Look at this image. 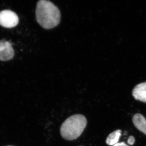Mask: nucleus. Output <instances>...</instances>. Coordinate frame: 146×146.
Returning <instances> with one entry per match:
<instances>
[{"instance_id":"obj_2","label":"nucleus","mask_w":146,"mask_h":146,"mask_svg":"<svg viewBox=\"0 0 146 146\" xmlns=\"http://www.w3.org/2000/svg\"><path fill=\"white\" fill-rule=\"evenodd\" d=\"M86 124L87 121L83 115H73L62 124L60 129V134L64 139L68 141L75 140L81 135Z\"/></svg>"},{"instance_id":"obj_4","label":"nucleus","mask_w":146,"mask_h":146,"mask_svg":"<svg viewBox=\"0 0 146 146\" xmlns=\"http://www.w3.org/2000/svg\"><path fill=\"white\" fill-rule=\"evenodd\" d=\"M14 55V50L10 42L5 40H0V60H10Z\"/></svg>"},{"instance_id":"obj_9","label":"nucleus","mask_w":146,"mask_h":146,"mask_svg":"<svg viewBox=\"0 0 146 146\" xmlns=\"http://www.w3.org/2000/svg\"><path fill=\"white\" fill-rule=\"evenodd\" d=\"M112 146H129L126 145L124 142H121V143H117V144L113 145Z\"/></svg>"},{"instance_id":"obj_7","label":"nucleus","mask_w":146,"mask_h":146,"mask_svg":"<svg viewBox=\"0 0 146 146\" xmlns=\"http://www.w3.org/2000/svg\"><path fill=\"white\" fill-rule=\"evenodd\" d=\"M121 135V131L120 129H118L113 131L106 138V144L110 146H113V145L117 144L118 143Z\"/></svg>"},{"instance_id":"obj_8","label":"nucleus","mask_w":146,"mask_h":146,"mask_svg":"<svg viewBox=\"0 0 146 146\" xmlns=\"http://www.w3.org/2000/svg\"><path fill=\"white\" fill-rule=\"evenodd\" d=\"M135 138L133 136H130L129 137L127 140L128 144L130 145H132L135 143Z\"/></svg>"},{"instance_id":"obj_1","label":"nucleus","mask_w":146,"mask_h":146,"mask_svg":"<svg viewBox=\"0 0 146 146\" xmlns=\"http://www.w3.org/2000/svg\"><path fill=\"white\" fill-rule=\"evenodd\" d=\"M35 14L36 21L43 28L52 29L60 23L61 18L60 11L50 1H39L36 4Z\"/></svg>"},{"instance_id":"obj_6","label":"nucleus","mask_w":146,"mask_h":146,"mask_svg":"<svg viewBox=\"0 0 146 146\" xmlns=\"http://www.w3.org/2000/svg\"><path fill=\"white\" fill-rule=\"evenodd\" d=\"M132 121L137 129L146 135V119L143 115L139 113L135 114Z\"/></svg>"},{"instance_id":"obj_3","label":"nucleus","mask_w":146,"mask_h":146,"mask_svg":"<svg viewBox=\"0 0 146 146\" xmlns=\"http://www.w3.org/2000/svg\"><path fill=\"white\" fill-rule=\"evenodd\" d=\"M19 18L15 12L9 10L0 12V25L7 28H11L17 25Z\"/></svg>"},{"instance_id":"obj_5","label":"nucleus","mask_w":146,"mask_h":146,"mask_svg":"<svg viewBox=\"0 0 146 146\" xmlns=\"http://www.w3.org/2000/svg\"><path fill=\"white\" fill-rule=\"evenodd\" d=\"M132 96L135 100L146 103V82L135 86L132 91Z\"/></svg>"}]
</instances>
